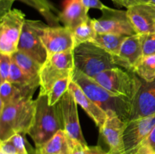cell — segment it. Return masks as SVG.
I'll return each instance as SVG.
<instances>
[{
    "instance_id": "40",
    "label": "cell",
    "mask_w": 155,
    "mask_h": 154,
    "mask_svg": "<svg viewBox=\"0 0 155 154\" xmlns=\"http://www.w3.org/2000/svg\"><path fill=\"white\" fill-rule=\"evenodd\" d=\"M148 4L152 5L155 6V0H149V3Z\"/></svg>"
},
{
    "instance_id": "12",
    "label": "cell",
    "mask_w": 155,
    "mask_h": 154,
    "mask_svg": "<svg viewBox=\"0 0 155 154\" xmlns=\"http://www.w3.org/2000/svg\"><path fill=\"white\" fill-rule=\"evenodd\" d=\"M41 38L48 57L75 48L73 31L64 26H47Z\"/></svg>"
},
{
    "instance_id": "36",
    "label": "cell",
    "mask_w": 155,
    "mask_h": 154,
    "mask_svg": "<svg viewBox=\"0 0 155 154\" xmlns=\"http://www.w3.org/2000/svg\"><path fill=\"white\" fill-rule=\"evenodd\" d=\"M85 7L89 10L90 8H96L100 11L104 10L107 7L103 4L100 0H82Z\"/></svg>"
},
{
    "instance_id": "1",
    "label": "cell",
    "mask_w": 155,
    "mask_h": 154,
    "mask_svg": "<svg viewBox=\"0 0 155 154\" xmlns=\"http://www.w3.org/2000/svg\"><path fill=\"white\" fill-rule=\"evenodd\" d=\"M73 81L106 113L114 112L124 122L130 120L132 109V102L130 100L111 93L93 79L82 73L77 69L74 70Z\"/></svg>"
},
{
    "instance_id": "5",
    "label": "cell",
    "mask_w": 155,
    "mask_h": 154,
    "mask_svg": "<svg viewBox=\"0 0 155 154\" xmlns=\"http://www.w3.org/2000/svg\"><path fill=\"white\" fill-rule=\"evenodd\" d=\"M92 79L111 93L127 98L131 102L142 84V79L136 73L124 70L118 66L107 69Z\"/></svg>"
},
{
    "instance_id": "26",
    "label": "cell",
    "mask_w": 155,
    "mask_h": 154,
    "mask_svg": "<svg viewBox=\"0 0 155 154\" xmlns=\"http://www.w3.org/2000/svg\"><path fill=\"white\" fill-rule=\"evenodd\" d=\"M135 73L146 82L155 79V54L144 57L135 70Z\"/></svg>"
},
{
    "instance_id": "9",
    "label": "cell",
    "mask_w": 155,
    "mask_h": 154,
    "mask_svg": "<svg viewBox=\"0 0 155 154\" xmlns=\"http://www.w3.org/2000/svg\"><path fill=\"white\" fill-rule=\"evenodd\" d=\"M155 126V114L126 122L124 130L125 154H136Z\"/></svg>"
},
{
    "instance_id": "42",
    "label": "cell",
    "mask_w": 155,
    "mask_h": 154,
    "mask_svg": "<svg viewBox=\"0 0 155 154\" xmlns=\"http://www.w3.org/2000/svg\"><path fill=\"white\" fill-rule=\"evenodd\" d=\"M112 1H113L114 3H116L117 2V0H112Z\"/></svg>"
},
{
    "instance_id": "37",
    "label": "cell",
    "mask_w": 155,
    "mask_h": 154,
    "mask_svg": "<svg viewBox=\"0 0 155 154\" xmlns=\"http://www.w3.org/2000/svg\"><path fill=\"white\" fill-rule=\"evenodd\" d=\"M149 0H117L116 4L129 8L133 6L141 4H148Z\"/></svg>"
},
{
    "instance_id": "16",
    "label": "cell",
    "mask_w": 155,
    "mask_h": 154,
    "mask_svg": "<svg viewBox=\"0 0 155 154\" xmlns=\"http://www.w3.org/2000/svg\"><path fill=\"white\" fill-rule=\"evenodd\" d=\"M88 11L82 0H67L64 9L59 13V21L71 30L89 18Z\"/></svg>"
},
{
    "instance_id": "19",
    "label": "cell",
    "mask_w": 155,
    "mask_h": 154,
    "mask_svg": "<svg viewBox=\"0 0 155 154\" xmlns=\"http://www.w3.org/2000/svg\"><path fill=\"white\" fill-rule=\"evenodd\" d=\"M12 60L18 65L21 70L36 84L40 86V64L27 54L17 51L12 55Z\"/></svg>"
},
{
    "instance_id": "29",
    "label": "cell",
    "mask_w": 155,
    "mask_h": 154,
    "mask_svg": "<svg viewBox=\"0 0 155 154\" xmlns=\"http://www.w3.org/2000/svg\"><path fill=\"white\" fill-rule=\"evenodd\" d=\"M12 63V55L0 54V83L8 79Z\"/></svg>"
},
{
    "instance_id": "14",
    "label": "cell",
    "mask_w": 155,
    "mask_h": 154,
    "mask_svg": "<svg viewBox=\"0 0 155 154\" xmlns=\"http://www.w3.org/2000/svg\"><path fill=\"white\" fill-rule=\"evenodd\" d=\"M155 114V79L142 84L132 101L130 120L147 117ZM129 120V121H130Z\"/></svg>"
},
{
    "instance_id": "13",
    "label": "cell",
    "mask_w": 155,
    "mask_h": 154,
    "mask_svg": "<svg viewBox=\"0 0 155 154\" xmlns=\"http://www.w3.org/2000/svg\"><path fill=\"white\" fill-rule=\"evenodd\" d=\"M143 57L142 35L136 34L128 36L125 39L119 54L114 57V60L117 66L135 72Z\"/></svg>"
},
{
    "instance_id": "28",
    "label": "cell",
    "mask_w": 155,
    "mask_h": 154,
    "mask_svg": "<svg viewBox=\"0 0 155 154\" xmlns=\"http://www.w3.org/2000/svg\"><path fill=\"white\" fill-rule=\"evenodd\" d=\"M47 60L64 70L74 72L75 69L74 50L52 54L51 56H48L47 57Z\"/></svg>"
},
{
    "instance_id": "6",
    "label": "cell",
    "mask_w": 155,
    "mask_h": 154,
    "mask_svg": "<svg viewBox=\"0 0 155 154\" xmlns=\"http://www.w3.org/2000/svg\"><path fill=\"white\" fill-rule=\"evenodd\" d=\"M47 26L41 21L26 19L18 46V51L27 54L41 66L48 57L41 38Z\"/></svg>"
},
{
    "instance_id": "46",
    "label": "cell",
    "mask_w": 155,
    "mask_h": 154,
    "mask_svg": "<svg viewBox=\"0 0 155 154\" xmlns=\"http://www.w3.org/2000/svg\"><path fill=\"white\" fill-rule=\"evenodd\" d=\"M18 154H21V153H18ZM29 154V153H28Z\"/></svg>"
},
{
    "instance_id": "34",
    "label": "cell",
    "mask_w": 155,
    "mask_h": 154,
    "mask_svg": "<svg viewBox=\"0 0 155 154\" xmlns=\"http://www.w3.org/2000/svg\"><path fill=\"white\" fill-rule=\"evenodd\" d=\"M16 0H0V18L12 9V5ZM27 4L28 0H19Z\"/></svg>"
},
{
    "instance_id": "41",
    "label": "cell",
    "mask_w": 155,
    "mask_h": 154,
    "mask_svg": "<svg viewBox=\"0 0 155 154\" xmlns=\"http://www.w3.org/2000/svg\"><path fill=\"white\" fill-rule=\"evenodd\" d=\"M36 152H37V154H45V153H43L42 152H41L39 149H37V148H36Z\"/></svg>"
},
{
    "instance_id": "3",
    "label": "cell",
    "mask_w": 155,
    "mask_h": 154,
    "mask_svg": "<svg viewBox=\"0 0 155 154\" xmlns=\"http://www.w3.org/2000/svg\"><path fill=\"white\" fill-rule=\"evenodd\" d=\"M36 109V100L26 98L0 110V140L10 139L17 133L27 134Z\"/></svg>"
},
{
    "instance_id": "10",
    "label": "cell",
    "mask_w": 155,
    "mask_h": 154,
    "mask_svg": "<svg viewBox=\"0 0 155 154\" xmlns=\"http://www.w3.org/2000/svg\"><path fill=\"white\" fill-rule=\"evenodd\" d=\"M63 124L64 131L68 137L87 145L83 135L77 110V103L72 92L68 89L57 103Z\"/></svg>"
},
{
    "instance_id": "30",
    "label": "cell",
    "mask_w": 155,
    "mask_h": 154,
    "mask_svg": "<svg viewBox=\"0 0 155 154\" xmlns=\"http://www.w3.org/2000/svg\"><path fill=\"white\" fill-rule=\"evenodd\" d=\"M142 38L143 57L155 54V33L141 34Z\"/></svg>"
},
{
    "instance_id": "2",
    "label": "cell",
    "mask_w": 155,
    "mask_h": 154,
    "mask_svg": "<svg viewBox=\"0 0 155 154\" xmlns=\"http://www.w3.org/2000/svg\"><path fill=\"white\" fill-rule=\"evenodd\" d=\"M61 129L64 130V127L58 104L50 106L48 96L39 94L36 99L33 124L27 134L38 148L43 146Z\"/></svg>"
},
{
    "instance_id": "18",
    "label": "cell",
    "mask_w": 155,
    "mask_h": 154,
    "mask_svg": "<svg viewBox=\"0 0 155 154\" xmlns=\"http://www.w3.org/2000/svg\"><path fill=\"white\" fill-rule=\"evenodd\" d=\"M74 72L64 70L57 66L51 63L49 60H46L41 67L40 74V95H47L51 87L54 85L56 82L64 77L72 75Z\"/></svg>"
},
{
    "instance_id": "8",
    "label": "cell",
    "mask_w": 155,
    "mask_h": 154,
    "mask_svg": "<svg viewBox=\"0 0 155 154\" xmlns=\"http://www.w3.org/2000/svg\"><path fill=\"white\" fill-rule=\"evenodd\" d=\"M101 12V18L92 19L97 33H113L127 36L138 34L130 21L127 11L107 7Z\"/></svg>"
},
{
    "instance_id": "22",
    "label": "cell",
    "mask_w": 155,
    "mask_h": 154,
    "mask_svg": "<svg viewBox=\"0 0 155 154\" xmlns=\"http://www.w3.org/2000/svg\"><path fill=\"white\" fill-rule=\"evenodd\" d=\"M8 80L11 83L19 88L21 90L24 91L27 93L33 95L36 89L39 87V85L33 82L18 66V65L12 60V66H11L10 74Z\"/></svg>"
},
{
    "instance_id": "21",
    "label": "cell",
    "mask_w": 155,
    "mask_h": 154,
    "mask_svg": "<svg viewBox=\"0 0 155 154\" xmlns=\"http://www.w3.org/2000/svg\"><path fill=\"white\" fill-rule=\"evenodd\" d=\"M128 37L125 35L113 34V33H97L92 42L102 48L113 57L117 56L121 46Z\"/></svg>"
},
{
    "instance_id": "11",
    "label": "cell",
    "mask_w": 155,
    "mask_h": 154,
    "mask_svg": "<svg viewBox=\"0 0 155 154\" xmlns=\"http://www.w3.org/2000/svg\"><path fill=\"white\" fill-rule=\"evenodd\" d=\"M107 114V119L99 128V132L109 148L107 154H125L123 136L126 122L114 112L109 111Z\"/></svg>"
},
{
    "instance_id": "17",
    "label": "cell",
    "mask_w": 155,
    "mask_h": 154,
    "mask_svg": "<svg viewBox=\"0 0 155 154\" xmlns=\"http://www.w3.org/2000/svg\"><path fill=\"white\" fill-rule=\"evenodd\" d=\"M69 90L72 92L77 104L80 105L92 118L95 125L98 128H101L107 119V113L101 107H98L94 101H92L83 92L81 88L76 84L74 81L71 82L69 86Z\"/></svg>"
},
{
    "instance_id": "25",
    "label": "cell",
    "mask_w": 155,
    "mask_h": 154,
    "mask_svg": "<svg viewBox=\"0 0 155 154\" xmlns=\"http://www.w3.org/2000/svg\"><path fill=\"white\" fill-rule=\"evenodd\" d=\"M36 9L46 19L51 27L58 26V16L55 14L57 9L48 2V0H28L27 4Z\"/></svg>"
},
{
    "instance_id": "24",
    "label": "cell",
    "mask_w": 155,
    "mask_h": 154,
    "mask_svg": "<svg viewBox=\"0 0 155 154\" xmlns=\"http://www.w3.org/2000/svg\"><path fill=\"white\" fill-rule=\"evenodd\" d=\"M72 31L75 47L85 42H92L97 34L94 27L92 19L90 18L83 24L77 26Z\"/></svg>"
},
{
    "instance_id": "20",
    "label": "cell",
    "mask_w": 155,
    "mask_h": 154,
    "mask_svg": "<svg viewBox=\"0 0 155 154\" xmlns=\"http://www.w3.org/2000/svg\"><path fill=\"white\" fill-rule=\"evenodd\" d=\"M26 98H33V95L14 85L8 80L0 86V110L5 106L16 104Z\"/></svg>"
},
{
    "instance_id": "4",
    "label": "cell",
    "mask_w": 155,
    "mask_h": 154,
    "mask_svg": "<svg viewBox=\"0 0 155 154\" xmlns=\"http://www.w3.org/2000/svg\"><path fill=\"white\" fill-rule=\"evenodd\" d=\"M74 56L75 69L90 78L107 69L117 67L113 56L92 42L75 47Z\"/></svg>"
},
{
    "instance_id": "31",
    "label": "cell",
    "mask_w": 155,
    "mask_h": 154,
    "mask_svg": "<svg viewBox=\"0 0 155 154\" xmlns=\"http://www.w3.org/2000/svg\"><path fill=\"white\" fill-rule=\"evenodd\" d=\"M155 154V126L136 154Z\"/></svg>"
},
{
    "instance_id": "43",
    "label": "cell",
    "mask_w": 155,
    "mask_h": 154,
    "mask_svg": "<svg viewBox=\"0 0 155 154\" xmlns=\"http://www.w3.org/2000/svg\"><path fill=\"white\" fill-rule=\"evenodd\" d=\"M0 154H5V153H3V152H0Z\"/></svg>"
},
{
    "instance_id": "39",
    "label": "cell",
    "mask_w": 155,
    "mask_h": 154,
    "mask_svg": "<svg viewBox=\"0 0 155 154\" xmlns=\"http://www.w3.org/2000/svg\"><path fill=\"white\" fill-rule=\"evenodd\" d=\"M27 151H28L29 154H37L36 148H35V149H33L32 146L29 145L28 143H27Z\"/></svg>"
},
{
    "instance_id": "27",
    "label": "cell",
    "mask_w": 155,
    "mask_h": 154,
    "mask_svg": "<svg viewBox=\"0 0 155 154\" xmlns=\"http://www.w3.org/2000/svg\"><path fill=\"white\" fill-rule=\"evenodd\" d=\"M73 81V75L64 77L56 82L54 85L51 87V90L48 93V104L50 106L54 105L62 98L65 92L69 89V86Z\"/></svg>"
},
{
    "instance_id": "15",
    "label": "cell",
    "mask_w": 155,
    "mask_h": 154,
    "mask_svg": "<svg viewBox=\"0 0 155 154\" xmlns=\"http://www.w3.org/2000/svg\"><path fill=\"white\" fill-rule=\"evenodd\" d=\"M127 11L138 34L155 33V6L141 4L129 8Z\"/></svg>"
},
{
    "instance_id": "38",
    "label": "cell",
    "mask_w": 155,
    "mask_h": 154,
    "mask_svg": "<svg viewBox=\"0 0 155 154\" xmlns=\"http://www.w3.org/2000/svg\"><path fill=\"white\" fill-rule=\"evenodd\" d=\"M86 154H107V152L104 151L100 146H87Z\"/></svg>"
},
{
    "instance_id": "44",
    "label": "cell",
    "mask_w": 155,
    "mask_h": 154,
    "mask_svg": "<svg viewBox=\"0 0 155 154\" xmlns=\"http://www.w3.org/2000/svg\"><path fill=\"white\" fill-rule=\"evenodd\" d=\"M64 154H69V152H68V153H64Z\"/></svg>"
},
{
    "instance_id": "45",
    "label": "cell",
    "mask_w": 155,
    "mask_h": 154,
    "mask_svg": "<svg viewBox=\"0 0 155 154\" xmlns=\"http://www.w3.org/2000/svg\"><path fill=\"white\" fill-rule=\"evenodd\" d=\"M149 154H154V153H149Z\"/></svg>"
},
{
    "instance_id": "32",
    "label": "cell",
    "mask_w": 155,
    "mask_h": 154,
    "mask_svg": "<svg viewBox=\"0 0 155 154\" xmlns=\"http://www.w3.org/2000/svg\"><path fill=\"white\" fill-rule=\"evenodd\" d=\"M25 134L23 133H17L14 134L10 139H8L14 144L18 150V153L28 154L27 148V140L25 138Z\"/></svg>"
},
{
    "instance_id": "23",
    "label": "cell",
    "mask_w": 155,
    "mask_h": 154,
    "mask_svg": "<svg viewBox=\"0 0 155 154\" xmlns=\"http://www.w3.org/2000/svg\"><path fill=\"white\" fill-rule=\"evenodd\" d=\"M37 149L45 154L68 153L69 152L68 135L63 129L59 130L43 146Z\"/></svg>"
},
{
    "instance_id": "35",
    "label": "cell",
    "mask_w": 155,
    "mask_h": 154,
    "mask_svg": "<svg viewBox=\"0 0 155 154\" xmlns=\"http://www.w3.org/2000/svg\"><path fill=\"white\" fill-rule=\"evenodd\" d=\"M0 150L5 154H18V150L9 140L1 141Z\"/></svg>"
},
{
    "instance_id": "7",
    "label": "cell",
    "mask_w": 155,
    "mask_h": 154,
    "mask_svg": "<svg viewBox=\"0 0 155 154\" xmlns=\"http://www.w3.org/2000/svg\"><path fill=\"white\" fill-rule=\"evenodd\" d=\"M25 14L14 8L0 18V53L12 55L18 43L25 23Z\"/></svg>"
},
{
    "instance_id": "33",
    "label": "cell",
    "mask_w": 155,
    "mask_h": 154,
    "mask_svg": "<svg viewBox=\"0 0 155 154\" xmlns=\"http://www.w3.org/2000/svg\"><path fill=\"white\" fill-rule=\"evenodd\" d=\"M69 154H86L88 145H84L77 140H74L68 137Z\"/></svg>"
}]
</instances>
